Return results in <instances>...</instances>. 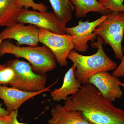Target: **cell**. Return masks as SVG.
<instances>
[{
    "instance_id": "obj_1",
    "label": "cell",
    "mask_w": 124,
    "mask_h": 124,
    "mask_svg": "<svg viewBox=\"0 0 124 124\" xmlns=\"http://www.w3.org/2000/svg\"><path fill=\"white\" fill-rule=\"evenodd\" d=\"M64 108L78 111L91 124H124V110L104 97L88 82L65 100Z\"/></svg>"
},
{
    "instance_id": "obj_2",
    "label": "cell",
    "mask_w": 124,
    "mask_h": 124,
    "mask_svg": "<svg viewBox=\"0 0 124 124\" xmlns=\"http://www.w3.org/2000/svg\"><path fill=\"white\" fill-rule=\"evenodd\" d=\"M103 40L98 36L97 41L91 45L97 48L95 54L84 55L72 50L69 53L67 59L71 60L75 67V73L77 79L82 85L88 83L89 78L94 74L102 71L115 70L117 66L116 63L107 55L103 48Z\"/></svg>"
},
{
    "instance_id": "obj_3",
    "label": "cell",
    "mask_w": 124,
    "mask_h": 124,
    "mask_svg": "<svg viewBox=\"0 0 124 124\" xmlns=\"http://www.w3.org/2000/svg\"><path fill=\"white\" fill-rule=\"evenodd\" d=\"M6 54H13L17 58L25 59L31 64L33 71L38 74L46 75L56 67L57 60L55 55L45 45L20 46L8 40H4L0 46V56Z\"/></svg>"
},
{
    "instance_id": "obj_4",
    "label": "cell",
    "mask_w": 124,
    "mask_h": 124,
    "mask_svg": "<svg viewBox=\"0 0 124 124\" xmlns=\"http://www.w3.org/2000/svg\"><path fill=\"white\" fill-rule=\"evenodd\" d=\"M93 33L109 45L116 58L121 60L123 55L122 43L124 35V11H110Z\"/></svg>"
},
{
    "instance_id": "obj_5",
    "label": "cell",
    "mask_w": 124,
    "mask_h": 124,
    "mask_svg": "<svg viewBox=\"0 0 124 124\" xmlns=\"http://www.w3.org/2000/svg\"><path fill=\"white\" fill-rule=\"evenodd\" d=\"M39 42L47 46L55 55L62 67L67 66L68 56L74 49L73 37L70 35H61L39 28Z\"/></svg>"
},
{
    "instance_id": "obj_6",
    "label": "cell",
    "mask_w": 124,
    "mask_h": 124,
    "mask_svg": "<svg viewBox=\"0 0 124 124\" xmlns=\"http://www.w3.org/2000/svg\"><path fill=\"white\" fill-rule=\"evenodd\" d=\"M6 64L15 71L22 90L36 92L46 88V85L47 81L46 75L34 72L29 63L15 59L7 61Z\"/></svg>"
},
{
    "instance_id": "obj_7",
    "label": "cell",
    "mask_w": 124,
    "mask_h": 124,
    "mask_svg": "<svg viewBox=\"0 0 124 124\" xmlns=\"http://www.w3.org/2000/svg\"><path fill=\"white\" fill-rule=\"evenodd\" d=\"M17 22L32 24L38 28L61 35L67 34L66 27L53 13L40 12L24 8L17 17Z\"/></svg>"
},
{
    "instance_id": "obj_8",
    "label": "cell",
    "mask_w": 124,
    "mask_h": 124,
    "mask_svg": "<svg viewBox=\"0 0 124 124\" xmlns=\"http://www.w3.org/2000/svg\"><path fill=\"white\" fill-rule=\"evenodd\" d=\"M108 14L102 16L93 22H90L89 20L82 22L80 20L78 25L76 26L66 27L67 33L73 37L75 50L83 53L87 51L89 48L88 42L96 38V35L93 33L94 30L106 18Z\"/></svg>"
},
{
    "instance_id": "obj_9",
    "label": "cell",
    "mask_w": 124,
    "mask_h": 124,
    "mask_svg": "<svg viewBox=\"0 0 124 124\" xmlns=\"http://www.w3.org/2000/svg\"><path fill=\"white\" fill-rule=\"evenodd\" d=\"M17 23L6 27L0 33L2 41L14 39L19 45H27L35 46L39 45V28L32 24L24 25Z\"/></svg>"
},
{
    "instance_id": "obj_10",
    "label": "cell",
    "mask_w": 124,
    "mask_h": 124,
    "mask_svg": "<svg viewBox=\"0 0 124 124\" xmlns=\"http://www.w3.org/2000/svg\"><path fill=\"white\" fill-rule=\"evenodd\" d=\"M88 82L94 85L104 97L111 102L122 97V92L120 87L122 82L108 71L94 74L89 78Z\"/></svg>"
},
{
    "instance_id": "obj_11",
    "label": "cell",
    "mask_w": 124,
    "mask_h": 124,
    "mask_svg": "<svg viewBox=\"0 0 124 124\" xmlns=\"http://www.w3.org/2000/svg\"><path fill=\"white\" fill-rule=\"evenodd\" d=\"M58 81V80L44 90L36 92H28L14 87L0 85V98L4 101L7 107V110L10 113L18 111L21 105L29 99L45 92L51 91L50 88Z\"/></svg>"
},
{
    "instance_id": "obj_12",
    "label": "cell",
    "mask_w": 124,
    "mask_h": 124,
    "mask_svg": "<svg viewBox=\"0 0 124 124\" xmlns=\"http://www.w3.org/2000/svg\"><path fill=\"white\" fill-rule=\"evenodd\" d=\"M75 69V67L72 64V66L65 74L62 86L50 92V95L54 101H65L69 95L75 94L79 91L82 85L76 77Z\"/></svg>"
},
{
    "instance_id": "obj_13",
    "label": "cell",
    "mask_w": 124,
    "mask_h": 124,
    "mask_svg": "<svg viewBox=\"0 0 124 124\" xmlns=\"http://www.w3.org/2000/svg\"><path fill=\"white\" fill-rule=\"evenodd\" d=\"M51 117L49 124H91L80 112L67 110L59 103L56 104L50 111Z\"/></svg>"
},
{
    "instance_id": "obj_14",
    "label": "cell",
    "mask_w": 124,
    "mask_h": 124,
    "mask_svg": "<svg viewBox=\"0 0 124 124\" xmlns=\"http://www.w3.org/2000/svg\"><path fill=\"white\" fill-rule=\"evenodd\" d=\"M24 8L16 5L15 0H0V27L9 26L17 22V17Z\"/></svg>"
},
{
    "instance_id": "obj_15",
    "label": "cell",
    "mask_w": 124,
    "mask_h": 124,
    "mask_svg": "<svg viewBox=\"0 0 124 124\" xmlns=\"http://www.w3.org/2000/svg\"><path fill=\"white\" fill-rule=\"evenodd\" d=\"M75 6V16L77 18L85 17L90 12L98 13L102 16L106 15L110 11L105 8L98 0H69Z\"/></svg>"
},
{
    "instance_id": "obj_16",
    "label": "cell",
    "mask_w": 124,
    "mask_h": 124,
    "mask_svg": "<svg viewBox=\"0 0 124 124\" xmlns=\"http://www.w3.org/2000/svg\"><path fill=\"white\" fill-rule=\"evenodd\" d=\"M54 10V13L63 24L69 22L72 17L75 6L69 0H49Z\"/></svg>"
},
{
    "instance_id": "obj_17",
    "label": "cell",
    "mask_w": 124,
    "mask_h": 124,
    "mask_svg": "<svg viewBox=\"0 0 124 124\" xmlns=\"http://www.w3.org/2000/svg\"><path fill=\"white\" fill-rule=\"evenodd\" d=\"M9 85L21 90V86L15 71L7 64L0 63V85Z\"/></svg>"
},
{
    "instance_id": "obj_18",
    "label": "cell",
    "mask_w": 124,
    "mask_h": 124,
    "mask_svg": "<svg viewBox=\"0 0 124 124\" xmlns=\"http://www.w3.org/2000/svg\"><path fill=\"white\" fill-rule=\"evenodd\" d=\"M16 4L19 7L25 9L31 8L33 10H38L40 12H46L48 8L42 3H37L33 0H15Z\"/></svg>"
},
{
    "instance_id": "obj_19",
    "label": "cell",
    "mask_w": 124,
    "mask_h": 124,
    "mask_svg": "<svg viewBox=\"0 0 124 124\" xmlns=\"http://www.w3.org/2000/svg\"><path fill=\"white\" fill-rule=\"evenodd\" d=\"M110 11H124V0H98Z\"/></svg>"
},
{
    "instance_id": "obj_20",
    "label": "cell",
    "mask_w": 124,
    "mask_h": 124,
    "mask_svg": "<svg viewBox=\"0 0 124 124\" xmlns=\"http://www.w3.org/2000/svg\"><path fill=\"white\" fill-rule=\"evenodd\" d=\"M123 55L121 62L119 66L114 70L112 72V75L117 78L124 77V45L122 47Z\"/></svg>"
},
{
    "instance_id": "obj_21",
    "label": "cell",
    "mask_w": 124,
    "mask_h": 124,
    "mask_svg": "<svg viewBox=\"0 0 124 124\" xmlns=\"http://www.w3.org/2000/svg\"><path fill=\"white\" fill-rule=\"evenodd\" d=\"M10 120L9 124H26L20 123L18 121L17 119L18 111H13L10 113Z\"/></svg>"
},
{
    "instance_id": "obj_22",
    "label": "cell",
    "mask_w": 124,
    "mask_h": 124,
    "mask_svg": "<svg viewBox=\"0 0 124 124\" xmlns=\"http://www.w3.org/2000/svg\"><path fill=\"white\" fill-rule=\"evenodd\" d=\"M10 120V116L9 114L5 116H0V124H9Z\"/></svg>"
},
{
    "instance_id": "obj_23",
    "label": "cell",
    "mask_w": 124,
    "mask_h": 124,
    "mask_svg": "<svg viewBox=\"0 0 124 124\" xmlns=\"http://www.w3.org/2000/svg\"><path fill=\"white\" fill-rule=\"evenodd\" d=\"M10 112L4 108H2L1 104H0V116H5L8 115Z\"/></svg>"
},
{
    "instance_id": "obj_24",
    "label": "cell",
    "mask_w": 124,
    "mask_h": 124,
    "mask_svg": "<svg viewBox=\"0 0 124 124\" xmlns=\"http://www.w3.org/2000/svg\"><path fill=\"white\" fill-rule=\"evenodd\" d=\"M2 41H2V40L1 39V38L0 37V46L1 44Z\"/></svg>"
},
{
    "instance_id": "obj_25",
    "label": "cell",
    "mask_w": 124,
    "mask_h": 124,
    "mask_svg": "<svg viewBox=\"0 0 124 124\" xmlns=\"http://www.w3.org/2000/svg\"><path fill=\"white\" fill-rule=\"evenodd\" d=\"M120 86H122L124 87V83H121L120 85Z\"/></svg>"
},
{
    "instance_id": "obj_26",
    "label": "cell",
    "mask_w": 124,
    "mask_h": 124,
    "mask_svg": "<svg viewBox=\"0 0 124 124\" xmlns=\"http://www.w3.org/2000/svg\"></svg>"
}]
</instances>
